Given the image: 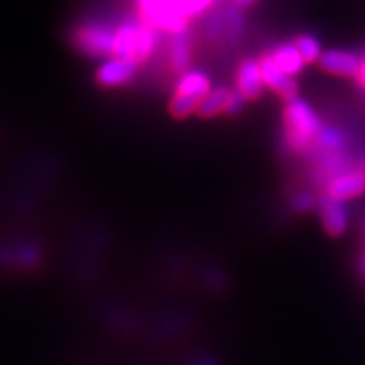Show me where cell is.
Instances as JSON below:
<instances>
[{"instance_id": "6", "label": "cell", "mask_w": 365, "mask_h": 365, "mask_svg": "<svg viewBox=\"0 0 365 365\" xmlns=\"http://www.w3.org/2000/svg\"><path fill=\"white\" fill-rule=\"evenodd\" d=\"M318 65L322 70H325L331 75L336 76H357L362 59H360L355 53L350 51H340V49H330L322 54L318 59Z\"/></svg>"}, {"instance_id": "18", "label": "cell", "mask_w": 365, "mask_h": 365, "mask_svg": "<svg viewBox=\"0 0 365 365\" xmlns=\"http://www.w3.org/2000/svg\"><path fill=\"white\" fill-rule=\"evenodd\" d=\"M245 103H247V98H245L239 90L230 91V95H228V100H227V105H225V110L223 112L230 117H237L242 110H244Z\"/></svg>"}, {"instance_id": "21", "label": "cell", "mask_w": 365, "mask_h": 365, "mask_svg": "<svg viewBox=\"0 0 365 365\" xmlns=\"http://www.w3.org/2000/svg\"><path fill=\"white\" fill-rule=\"evenodd\" d=\"M232 2H234L237 7H249V6H252V4L257 2V0H232Z\"/></svg>"}, {"instance_id": "3", "label": "cell", "mask_w": 365, "mask_h": 365, "mask_svg": "<svg viewBox=\"0 0 365 365\" xmlns=\"http://www.w3.org/2000/svg\"><path fill=\"white\" fill-rule=\"evenodd\" d=\"M259 66H261L262 80L266 88L276 91V93L281 95L286 102L287 100L298 97V83H296V80L293 76L286 75V73L274 63V59L271 56H264L261 61H259Z\"/></svg>"}, {"instance_id": "12", "label": "cell", "mask_w": 365, "mask_h": 365, "mask_svg": "<svg viewBox=\"0 0 365 365\" xmlns=\"http://www.w3.org/2000/svg\"><path fill=\"white\" fill-rule=\"evenodd\" d=\"M190 61H191V49H190V38L188 33L180 31L175 33L171 41V63L173 68L178 71H186L190 70Z\"/></svg>"}, {"instance_id": "22", "label": "cell", "mask_w": 365, "mask_h": 365, "mask_svg": "<svg viewBox=\"0 0 365 365\" xmlns=\"http://www.w3.org/2000/svg\"><path fill=\"white\" fill-rule=\"evenodd\" d=\"M360 274H362V276L365 277V254H364L362 261H360Z\"/></svg>"}, {"instance_id": "7", "label": "cell", "mask_w": 365, "mask_h": 365, "mask_svg": "<svg viewBox=\"0 0 365 365\" xmlns=\"http://www.w3.org/2000/svg\"><path fill=\"white\" fill-rule=\"evenodd\" d=\"M319 215H322L323 227L328 234L333 237H339L344 234L349 227V210H346L344 202L333 200L331 196H322L318 202Z\"/></svg>"}, {"instance_id": "11", "label": "cell", "mask_w": 365, "mask_h": 365, "mask_svg": "<svg viewBox=\"0 0 365 365\" xmlns=\"http://www.w3.org/2000/svg\"><path fill=\"white\" fill-rule=\"evenodd\" d=\"M271 58L274 59V63L289 76L298 75V73L303 71L304 65H307L294 44H281L279 48H276V51L271 54Z\"/></svg>"}, {"instance_id": "10", "label": "cell", "mask_w": 365, "mask_h": 365, "mask_svg": "<svg viewBox=\"0 0 365 365\" xmlns=\"http://www.w3.org/2000/svg\"><path fill=\"white\" fill-rule=\"evenodd\" d=\"M139 24L140 22L127 21L118 27V31L115 33V48H113V54H115V56L134 59Z\"/></svg>"}, {"instance_id": "20", "label": "cell", "mask_w": 365, "mask_h": 365, "mask_svg": "<svg viewBox=\"0 0 365 365\" xmlns=\"http://www.w3.org/2000/svg\"><path fill=\"white\" fill-rule=\"evenodd\" d=\"M357 80L360 81V85H362L364 88H365V56H364V59H362V65H360Z\"/></svg>"}, {"instance_id": "19", "label": "cell", "mask_w": 365, "mask_h": 365, "mask_svg": "<svg viewBox=\"0 0 365 365\" xmlns=\"http://www.w3.org/2000/svg\"><path fill=\"white\" fill-rule=\"evenodd\" d=\"M314 207H318V202L317 198L309 193V191H301L294 196L293 200V208L296 212H301V213H307L309 210H313Z\"/></svg>"}, {"instance_id": "2", "label": "cell", "mask_w": 365, "mask_h": 365, "mask_svg": "<svg viewBox=\"0 0 365 365\" xmlns=\"http://www.w3.org/2000/svg\"><path fill=\"white\" fill-rule=\"evenodd\" d=\"M75 44L78 46L80 51L90 56H107V54H113L115 33L100 24L83 26L75 34Z\"/></svg>"}, {"instance_id": "8", "label": "cell", "mask_w": 365, "mask_h": 365, "mask_svg": "<svg viewBox=\"0 0 365 365\" xmlns=\"http://www.w3.org/2000/svg\"><path fill=\"white\" fill-rule=\"evenodd\" d=\"M237 88L247 100H255L264 93V85L261 66L255 59H245L237 73Z\"/></svg>"}, {"instance_id": "15", "label": "cell", "mask_w": 365, "mask_h": 365, "mask_svg": "<svg viewBox=\"0 0 365 365\" xmlns=\"http://www.w3.org/2000/svg\"><path fill=\"white\" fill-rule=\"evenodd\" d=\"M314 143L322 150H327L328 154H333V153H341L345 148V135L341 134L339 129H335V127H323L322 130H319V134L317 135V139H314Z\"/></svg>"}, {"instance_id": "9", "label": "cell", "mask_w": 365, "mask_h": 365, "mask_svg": "<svg viewBox=\"0 0 365 365\" xmlns=\"http://www.w3.org/2000/svg\"><path fill=\"white\" fill-rule=\"evenodd\" d=\"M210 90H212V86H210L208 76L200 70L182 71L176 86V93L186 95V97L198 100V102H202L207 97Z\"/></svg>"}, {"instance_id": "16", "label": "cell", "mask_w": 365, "mask_h": 365, "mask_svg": "<svg viewBox=\"0 0 365 365\" xmlns=\"http://www.w3.org/2000/svg\"><path fill=\"white\" fill-rule=\"evenodd\" d=\"M296 49H298L301 58L304 59V63H314L322 58V44L312 34H301L294 39Z\"/></svg>"}, {"instance_id": "24", "label": "cell", "mask_w": 365, "mask_h": 365, "mask_svg": "<svg viewBox=\"0 0 365 365\" xmlns=\"http://www.w3.org/2000/svg\"><path fill=\"white\" fill-rule=\"evenodd\" d=\"M364 234H365V227H364Z\"/></svg>"}, {"instance_id": "17", "label": "cell", "mask_w": 365, "mask_h": 365, "mask_svg": "<svg viewBox=\"0 0 365 365\" xmlns=\"http://www.w3.org/2000/svg\"><path fill=\"white\" fill-rule=\"evenodd\" d=\"M198 105H200L198 100L186 97V95L176 93L175 97H173L171 105H170L171 115L176 117V118H185V117H188L190 113L196 112Z\"/></svg>"}, {"instance_id": "5", "label": "cell", "mask_w": 365, "mask_h": 365, "mask_svg": "<svg viewBox=\"0 0 365 365\" xmlns=\"http://www.w3.org/2000/svg\"><path fill=\"white\" fill-rule=\"evenodd\" d=\"M137 70V61L132 58L113 56L103 63L97 71V81L102 86H118L129 81Z\"/></svg>"}, {"instance_id": "23", "label": "cell", "mask_w": 365, "mask_h": 365, "mask_svg": "<svg viewBox=\"0 0 365 365\" xmlns=\"http://www.w3.org/2000/svg\"><path fill=\"white\" fill-rule=\"evenodd\" d=\"M360 171H362V173H365V159H364V163H362V164H360Z\"/></svg>"}, {"instance_id": "1", "label": "cell", "mask_w": 365, "mask_h": 365, "mask_svg": "<svg viewBox=\"0 0 365 365\" xmlns=\"http://www.w3.org/2000/svg\"><path fill=\"white\" fill-rule=\"evenodd\" d=\"M286 140L294 150H304L312 148L319 130L323 129L322 120L309 107L308 102L296 97L286 102L284 108Z\"/></svg>"}, {"instance_id": "13", "label": "cell", "mask_w": 365, "mask_h": 365, "mask_svg": "<svg viewBox=\"0 0 365 365\" xmlns=\"http://www.w3.org/2000/svg\"><path fill=\"white\" fill-rule=\"evenodd\" d=\"M228 95H230V91L223 88V86L210 90L207 97L200 102L198 108H196V113H198L200 117H213L217 115V113L223 112L225 110Z\"/></svg>"}, {"instance_id": "14", "label": "cell", "mask_w": 365, "mask_h": 365, "mask_svg": "<svg viewBox=\"0 0 365 365\" xmlns=\"http://www.w3.org/2000/svg\"><path fill=\"white\" fill-rule=\"evenodd\" d=\"M154 46H156V31H154V26L149 24V22H140L134 54L135 61H144L153 53Z\"/></svg>"}, {"instance_id": "4", "label": "cell", "mask_w": 365, "mask_h": 365, "mask_svg": "<svg viewBox=\"0 0 365 365\" xmlns=\"http://www.w3.org/2000/svg\"><path fill=\"white\" fill-rule=\"evenodd\" d=\"M365 193V173L346 171L341 175L331 178L327 185V195L339 202H349Z\"/></svg>"}]
</instances>
